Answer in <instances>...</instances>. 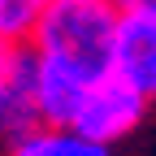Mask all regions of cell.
<instances>
[{"instance_id": "obj_1", "label": "cell", "mask_w": 156, "mask_h": 156, "mask_svg": "<svg viewBox=\"0 0 156 156\" xmlns=\"http://www.w3.org/2000/svg\"><path fill=\"white\" fill-rule=\"evenodd\" d=\"M117 17L122 9L113 0H48L26 48L39 61H52L78 74L83 83H95L108 74V61H113Z\"/></svg>"}, {"instance_id": "obj_2", "label": "cell", "mask_w": 156, "mask_h": 156, "mask_svg": "<svg viewBox=\"0 0 156 156\" xmlns=\"http://www.w3.org/2000/svg\"><path fill=\"white\" fill-rule=\"evenodd\" d=\"M143 113H147V100H143V95L130 91L122 78L104 74V78H95V83L87 87V95H83V104H78L69 130H78L91 143L113 147L117 139H126L130 130H139Z\"/></svg>"}, {"instance_id": "obj_3", "label": "cell", "mask_w": 156, "mask_h": 156, "mask_svg": "<svg viewBox=\"0 0 156 156\" xmlns=\"http://www.w3.org/2000/svg\"><path fill=\"white\" fill-rule=\"evenodd\" d=\"M108 74L122 78V83L130 91H139L143 100H156V13L126 9L117 17Z\"/></svg>"}, {"instance_id": "obj_4", "label": "cell", "mask_w": 156, "mask_h": 156, "mask_svg": "<svg viewBox=\"0 0 156 156\" xmlns=\"http://www.w3.org/2000/svg\"><path fill=\"white\" fill-rule=\"evenodd\" d=\"M30 78H35V52L26 44H0V147L44 126Z\"/></svg>"}, {"instance_id": "obj_5", "label": "cell", "mask_w": 156, "mask_h": 156, "mask_svg": "<svg viewBox=\"0 0 156 156\" xmlns=\"http://www.w3.org/2000/svg\"><path fill=\"white\" fill-rule=\"evenodd\" d=\"M30 87H35L39 122H44V126H69L91 83H83L78 74H69V69H61V65L35 56V78H30Z\"/></svg>"}, {"instance_id": "obj_6", "label": "cell", "mask_w": 156, "mask_h": 156, "mask_svg": "<svg viewBox=\"0 0 156 156\" xmlns=\"http://www.w3.org/2000/svg\"><path fill=\"white\" fill-rule=\"evenodd\" d=\"M5 152L9 156H108L104 143H91L69 126H35L30 134H22Z\"/></svg>"}, {"instance_id": "obj_7", "label": "cell", "mask_w": 156, "mask_h": 156, "mask_svg": "<svg viewBox=\"0 0 156 156\" xmlns=\"http://www.w3.org/2000/svg\"><path fill=\"white\" fill-rule=\"evenodd\" d=\"M48 0H0V44H26Z\"/></svg>"}, {"instance_id": "obj_8", "label": "cell", "mask_w": 156, "mask_h": 156, "mask_svg": "<svg viewBox=\"0 0 156 156\" xmlns=\"http://www.w3.org/2000/svg\"><path fill=\"white\" fill-rule=\"evenodd\" d=\"M113 5L122 9V13H126V9H147V13H156V0H113Z\"/></svg>"}]
</instances>
